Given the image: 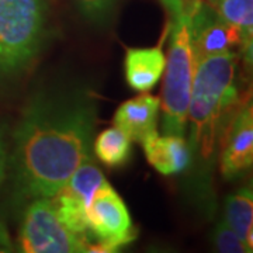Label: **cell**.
<instances>
[{
  "mask_svg": "<svg viewBox=\"0 0 253 253\" xmlns=\"http://www.w3.org/2000/svg\"><path fill=\"white\" fill-rule=\"evenodd\" d=\"M225 221L239 238L253 248V191L244 186L226 199ZM253 251V249H252Z\"/></svg>",
  "mask_w": 253,
  "mask_h": 253,
  "instance_id": "5bb4252c",
  "label": "cell"
},
{
  "mask_svg": "<svg viewBox=\"0 0 253 253\" xmlns=\"http://www.w3.org/2000/svg\"><path fill=\"white\" fill-rule=\"evenodd\" d=\"M238 103V54L228 51L197 61L190 93V165L200 190L210 187L226 121Z\"/></svg>",
  "mask_w": 253,
  "mask_h": 253,
  "instance_id": "7a4b0ae2",
  "label": "cell"
},
{
  "mask_svg": "<svg viewBox=\"0 0 253 253\" xmlns=\"http://www.w3.org/2000/svg\"><path fill=\"white\" fill-rule=\"evenodd\" d=\"M168 14L169 54L162 87L163 134L186 135L196 55L191 38V0H161Z\"/></svg>",
  "mask_w": 253,
  "mask_h": 253,
  "instance_id": "3957f363",
  "label": "cell"
},
{
  "mask_svg": "<svg viewBox=\"0 0 253 253\" xmlns=\"http://www.w3.org/2000/svg\"><path fill=\"white\" fill-rule=\"evenodd\" d=\"M212 241L215 249L222 253H251L252 249L239 238L235 231L228 225L225 219L221 221L214 231Z\"/></svg>",
  "mask_w": 253,
  "mask_h": 253,
  "instance_id": "2e32d148",
  "label": "cell"
},
{
  "mask_svg": "<svg viewBox=\"0 0 253 253\" xmlns=\"http://www.w3.org/2000/svg\"><path fill=\"white\" fill-rule=\"evenodd\" d=\"M17 248L24 253L87 252L89 241L73 234L58 218L49 197L33 199L18 231Z\"/></svg>",
  "mask_w": 253,
  "mask_h": 253,
  "instance_id": "5b68a950",
  "label": "cell"
},
{
  "mask_svg": "<svg viewBox=\"0 0 253 253\" xmlns=\"http://www.w3.org/2000/svg\"><path fill=\"white\" fill-rule=\"evenodd\" d=\"M11 242H10L9 235L4 229V226L0 224V252H9L11 251Z\"/></svg>",
  "mask_w": 253,
  "mask_h": 253,
  "instance_id": "d6986e66",
  "label": "cell"
},
{
  "mask_svg": "<svg viewBox=\"0 0 253 253\" xmlns=\"http://www.w3.org/2000/svg\"><path fill=\"white\" fill-rule=\"evenodd\" d=\"M132 141L124 131L111 126L101 131L93 141V152L104 166L117 169L124 166L131 158Z\"/></svg>",
  "mask_w": 253,
  "mask_h": 253,
  "instance_id": "9a60e30c",
  "label": "cell"
},
{
  "mask_svg": "<svg viewBox=\"0 0 253 253\" xmlns=\"http://www.w3.org/2000/svg\"><path fill=\"white\" fill-rule=\"evenodd\" d=\"M96 114L94 101L81 93H42L30 101L13 135L20 197H52L91 158Z\"/></svg>",
  "mask_w": 253,
  "mask_h": 253,
  "instance_id": "6da1fadb",
  "label": "cell"
},
{
  "mask_svg": "<svg viewBox=\"0 0 253 253\" xmlns=\"http://www.w3.org/2000/svg\"><path fill=\"white\" fill-rule=\"evenodd\" d=\"M104 181L107 180L103 172L93 158H89L72 173L61 190L49 197L55 212L63 225L73 234L87 239L89 244L90 236L87 231V208L94 191Z\"/></svg>",
  "mask_w": 253,
  "mask_h": 253,
  "instance_id": "52a82bcc",
  "label": "cell"
},
{
  "mask_svg": "<svg viewBox=\"0 0 253 253\" xmlns=\"http://www.w3.org/2000/svg\"><path fill=\"white\" fill-rule=\"evenodd\" d=\"M219 170L226 180L244 176L253 163V110L245 103L231 114L221 135Z\"/></svg>",
  "mask_w": 253,
  "mask_h": 253,
  "instance_id": "ba28073f",
  "label": "cell"
},
{
  "mask_svg": "<svg viewBox=\"0 0 253 253\" xmlns=\"http://www.w3.org/2000/svg\"><path fill=\"white\" fill-rule=\"evenodd\" d=\"M83 17L91 23H106L116 9L117 0H75Z\"/></svg>",
  "mask_w": 253,
  "mask_h": 253,
  "instance_id": "e0dca14e",
  "label": "cell"
},
{
  "mask_svg": "<svg viewBox=\"0 0 253 253\" xmlns=\"http://www.w3.org/2000/svg\"><path fill=\"white\" fill-rule=\"evenodd\" d=\"M161 97L142 93L124 101L114 114V126L124 131L132 142L141 144L144 138L158 131Z\"/></svg>",
  "mask_w": 253,
  "mask_h": 253,
  "instance_id": "30bf717a",
  "label": "cell"
},
{
  "mask_svg": "<svg viewBox=\"0 0 253 253\" xmlns=\"http://www.w3.org/2000/svg\"><path fill=\"white\" fill-rule=\"evenodd\" d=\"M45 0H0V76L23 73L46 36Z\"/></svg>",
  "mask_w": 253,
  "mask_h": 253,
  "instance_id": "277c9868",
  "label": "cell"
},
{
  "mask_svg": "<svg viewBox=\"0 0 253 253\" xmlns=\"http://www.w3.org/2000/svg\"><path fill=\"white\" fill-rule=\"evenodd\" d=\"M7 163H9V156H7V149L3 139V134L0 129V186L4 181L6 173H7Z\"/></svg>",
  "mask_w": 253,
  "mask_h": 253,
  "instance_id": "ac0fdd59",
  "label": "cell"
},
{
  "mask_svg": "<svg viewBox=\"0 0 253 253\" xmlns=\"http://www.w3.org/2000/svg\"><path fill=\"white\" fill-rule=\"evenodd\" d=\"M146 161L165 176H172L186 170L190 166L191 154L184 136L163 134L158 131L144 138L141 142Z\"/></svg>",
  "mask_w": 253,
  "mask_h": 253,
  "instance_id": "8fae6325",
  "label": "cell"
},
{
  "mask_svg": "<svg viewBox=\"0 0 253 253\" xmlns=\"http://www.w3.org/2000/svg\"><path fill=\"white\" fill-rule=\"evenodd\" d=\"M191 38L196 61L239 48V34L207 0H191Z\"/></svg>",
  "mask_w": 253,
  "mask_h": 253,
  "instance_id": "9c48e42d",
  "label": "cell"
},
{
  "mask_svg": "<svg viewBox=\"0 0 253 253\" xmlns=\"http://www.w3.org/2000/svg\"><path fill=\"white\" fill-rule=\"evenodd\" d=\"M87 252H117L136 238V229L124 200L104 181L87 208Z\"/></svg>",
  "mask_w": 253,
  "mask_h": 253,
  "instance_id": "8992f818",
  "label": "cell"
},
{
  "mask_svg": "<svg viewBox=\"0 0 253 253\" xmlns=\"http://www.w3.org/2000/svg\"><path fill=\"white\" fill-rule=\"evenodd\" d=\"M207 1H212V0H207Z\"/></svg>",
  "mask_w": 253,
  "mask_h": 253,
  "instance_id": "ffe728a7",
  "label": "cell"
},
{
  "mask_svg": "<svg viewBox=\"0 0 253 253\" xmlns=\"http://www.w3.org/2000/svg\"><path fill=\"white\" fill-rule=\"evenodd\" d=\"M217 14L239 34V51L251 65L253 48V0H212Z\"/></svg>",
  "mask_w": 253,
  "mask_h": 253,
  "instance_id": "4fadbf2b",
  "label": "cell"
},
{
  "mask_svg": "<svg viewBox=\"0 0 253 253\" xmlns=\"http://www.w3.org/2000/svg\"><path fill=\"white\" fill-rule=\"evenodd\" d=\"M166 68V55L162 46L126 48L124 71L128 86L139 93H148L162 79Z\"/></svg>",
  "mask_w": 253,
  "mask_h": 253,
  "instance_id": "7c38bea8",
  "label": "cell"
}]
</instances>
